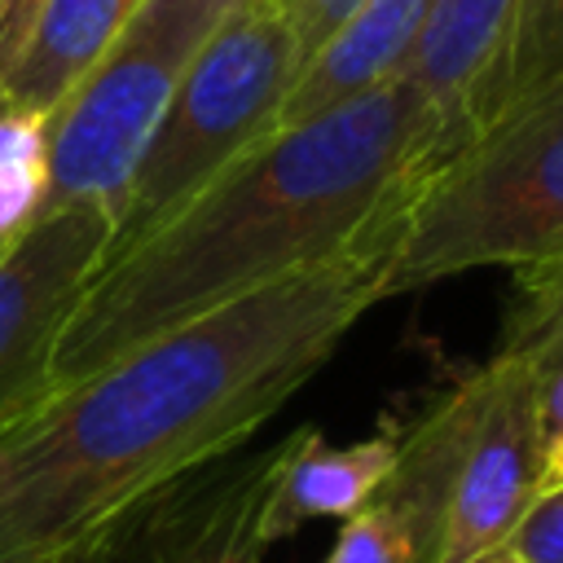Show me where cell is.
Instances as JSON below:
<instances>
[{"label": "cell", "mask_w": 563, "mask_h": 563, "mask_svg": "<svg viewBox=\"0 0 563 563\" xmlns=\"http://www.w3.org/2000/svg\"><path fill=\"white\" fill-rule=\"evenodd\" d=\"M22 216H26V211H18V207H9V202H0V242H4L9 233H13V224H18Z\"/></svg>", "instance_id": "d6986e66"}, {"label": "cell", "mask_w": 563, "mask_h": 563, "mask_svg": "<svg viewBox=\"0 0 563 563\" xmlns=\"http://www.w3.org/2000/svg\"><path fill=\"white\" fill-rule=\"evenodd\" d=\"M242 0H141L97 66L35 128L31 211H114L180 75Z\"/></svg>", "instance_id": "5b68a950"}, {"label": "cell", "mask_w": 563, "mask_h": 563, "mask_svg": "<svg viewBox=\"0 0 563 563\" xmlns=\"http://www.w3.org/2000/svg\"><path fill=\"white\" fill-rule=\"evenodd\" d=\"M427 13H431V0H361L347 13V22L299 70L295 88L282 101L277 128L303 123L400 75L413 57Z\"/></svg>", "instance_id": "7c38bea8"}, {"label": "cell", "mask_w": 563, "mask_h": 563, "mask_svg": "<svg viewBox=\"0 0 563 563\" xmlns=\"http://www.w3.org/2000/svg\"><path fill=\"white\" fill-rule=\"evenodd\" d=\"M466 563H510L506 550H493V554H479V559H466Z\"/></svg>", "instance_id": "ffe728a7"}, {"label": "cell", "mask_w": 563, "mask_h": 563, "mask_svg": "<svg viewBox=\"0 0 563 563\" xmlns=\"http://www.w3.org/2000/svg\"><path fill=\"white\" fill-rule=\"evenodd\" d=\"M563 75V0H519L497 110Z\"/></svg>", "instance_id": "4fadbf2b"}, {"label": "cell", "mask_w": 563, "mask_h": 563, "mask_svg": "<svg viewBox=\"0 0 563 563\" xmlns=\"http://www.w3.org/2000/svg\"><path fill=\"white\" fill-rule=\"evenodd\" d=\"M282 9V18L290 22L295 31V44H299V62L308 66V57L347 22V13L361 4V0H273ZM299 66V70H303Z\"/></svg>", "instance_id": "e0dca14e"}, {"label": "cell", "mask_w": 563, "mask_h": 563, "mask_svg": "<svg viewBox=\"0 0 563 563\" xmlns=\"http://www.w3.org/2000/svg\"><path fill=\"white\" fill-rule=\"evenodd\" d=\"M66 563H101V559H97V550H88V554H75V559H66Z\"/></svg>", "instance_id": "44dd1931"}, {"label": "cell", "mask_w": 563, "mask_h": 563, "mask_svg": "<svg viewBox=\"0 0 563 563\" xmlns=\"http://www.w3.org/2000/svg\"><path fill=\"white\" fill-rule=\"evenodd\" d=\"M396 233L53 383L4 422L0 563L88 554L150 497L242 449L383 299Z\"/></svg>", "instance_id": "6da1fadb"}, {"label": "cell", "mask_w": 563, "mask_h": 563, "mask_svg": "<svg viewBox=\"0 0 563 563\" xmlns=\"http://www.w3.org/2000/svg\"><path fill=\"white\" fill-rule=\"evenodd\" d=\"M510 347V343H506ZM537 365V422H541V493L563 484V343L519 347Z\"/></svg>", "instance_id": "5bb4252c"}, {"label": "cell", "mask_w": 563, "mask_h": 563, "mask_svg": "<svg viewBox=\"0 0 563 563\" xmlns=\"http://www.w3.org/2000/svg\"><path fill=\"white\" fill-rule=\"evenodd\" d=\"M44 0H0V70L9 66V57L18 53L31 18L40 13Z\"/></svg>", "instance_id": "ac0fdd59"}, {"label": "cell", "mask_w": 563, "mask_h": 563, "mask_svg": "<svg viewBox=\"0 0 563 563\" xmlns=\"http://www.w3.org/2000/svg\"><path fill=\"white\" fill-rule=\"evenodd\" d=\"M475 374L479 400L457 457L435 563H466L506 550L515 523L541 493L537 365L519 347H501Z\"/></svg>", "instance_id": "52a82bcc"}, {"label": "cell", "mask_w": 563, "mask_h": 563, "mask_svg": "<svg viewBox=\"0 0 563 563\" xmlns=\"http://www.w3.org/2000/svg\"><path fill=\"white\" fill-rule=\"evenodd\" d=\"M273 449L251 457H220L132 510L110 541L97 545L101 563H260V501L273 471Z\"/></svg>", "instance_id": "ba28073f"}, {"label": "cell", "mask_w": 563, "mask_h": 563, "mask_svg": "<svg viewBox=\"0 0 563 563\" xmlns=\"http://www.w3.org/2000/svg\"><path fill=\"white\" fill-rule=\"evenodd\" d=\"M554 251H563V75L501 106L422 176L383 268V299Z\"/></svg>", "instance_id": "3957f363"}, {"label": "cell", "mask_w": 563, "mask_h": 563, "mask_svg": "<svg viewBox=\"0 0 563 563\" xmlns=\"http://www.w3.org/2000/svg\"><path fill=\"white\" fill-rule=\"evenodd\" d=\"M440 158V114L409 70L303 123L273 128L88 277L53 343L48 387L229 299L396 233Z\"/></svg>", "instance_id": "7a4b0ae2"}, {"label": "cell", "mask_w": 563, "mask_h": 563, "mask_svg": "<svg viewBox=\"0 0 563 563\" xmlns=\"http://www.w3.org/2000/svg\"><path fill=\"white\" fill-rule=\"evenodd\" d=\"M299 66V44L282 9L273 0H242L198 48L145 141L114 211L106 260L158 229L216 172L268 136Z\"/></svg>", "instance_id": "277c9868"}, {"label": "cell", "mask_w": 563, "mask_h": 563, "mask_svg": "<svg viewBox=\"0 0 563 563\" xmlns=\"http://www.w3.org/2000/svg\"><path fill=\"white\" fill-rule=\"evenodd\" d=\"M515 18L519 0H431L405 70L440 114L444 158L497 114Z\"/></svg>", "instance_id": "9c48e42d"}, {"label": "cell", "mask_w": 563, "mask_h": 563, "mask_svg": "<svg viewBox=\"0 0 563 563\" xmlns=\"http://www.w3.org/2000/svg\"><path fill=\"white\" fill-rule=\"evenodd\" d=\"M141 0H44L18 53L0 70L4 123L40 128L62 97L97 66Z\"/></svg>", "instance_id": "8fae6325"}, {"label": "cell", "mask_w": 563, "mask_h": 563, "mask_svg": "<svg viewBox=\"0 0 563 563\" xmlns=\"http://www.w3.org/2000/svg\"><path fill=\"white\" fill-rule=\"evenodd\" d=\"M321 563H413L405 532L374 501L339 519V537Z\"/></svg>", "instance_id": "9a60e30c"}, {"label": "cell", "mask_w": 563, "mask_h": 563, "mask_svg": "<svg viewBox=\"0 0 563 563\" xmlns=\"http://www.w3.org/2000/svg\"><path fill=\"white\" fill-rule=\"evenodd\" d=\"M510 563H515V559H510Z\"/></svg>", "instance_id": "603a6c76"}, {"label": "cell", "mask_w": 563, "mask_h": 563, "mask_svg": "<svg viewBox=\"0 0 563 563\" xmlns=\"http://www.w3.org/2000/svg\"><path fill=\"white\" fill-rule=\"evenodd\" d=\"M110 251L92 207L26 211L0 242V427L48 391L53 343Z\"/></svg>", "instance_id": "8992f818"}, {"label": "cell", "mask_w": 563, "mask_h": 563, "mask_svg": "<svg viewBox=\"0 0 563 563\" xmlns=\"http://www.w3.org/2000/svg\"><path fill=\"white\" fill-rule=\"evenodd\" d=\"M506 554L515 563H563V484L537 493V501L515 523Z\"/></svg>", "instance_id": "2e32d148"}, {"label": "cell", "mask_w": 563, "mask_h": 563, "mask_svg": "<svg viewBox=\"0 0 563 563\" xmlns=\"http://www.w3.org/2000/svg\"><path fill=\"white\" fill-rule=\"evenodd\" d=\"M0 128H4V106H0Z\"/></svg>", "instance_id": "7402d4cb"}, {"label": "cell", "mask_w": 563, "mask_h": 563, "mask_svg": "<svg viewBox=\"0 0 563 563\" xmlns=\"http://www.w3.org/2000/svg\"><path fill=\"white\" fill-rule=\"evenodd\" d=\"M396 457V435H369L356 444H334L317 427H299L277 440L268 488L260 501L264 545L295 537L308 519H347L369 506Z\"/></svg>", "instance_id": "30bf717a"}]
</instances>
